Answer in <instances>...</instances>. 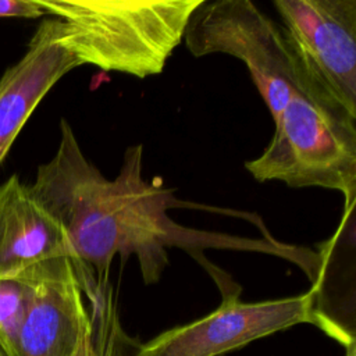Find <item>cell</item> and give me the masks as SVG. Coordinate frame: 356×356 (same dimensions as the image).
<instances>
[{"instance_id":"8992f818","label":"cell","mask_w":356,"mask_h":356,"mask_svg":"<svg viewBox=\"0 0 356 356\" xmlns=\"http://www.w3.org/2000/svg\"><path fill=\"white\" fill-rule=\"evenodd\" d=\"M211 313L140 342L134 356H220L298 324L318 327L314 295L242 302L239 291H221Z\"/></svg>"},{"instance_id":"ba28073f","label":"cell","mask_w":356,"mask_h":356,"mask_svg":"<svg viewBox=\"0 0 356 356\" xmlns=\"http://www.w3.org/2000/svg\"><path fill=\"white\" fill-rule=\"evenodd\" d=\"M79 65L61 39V21L44 19L24 56L0 78V165L40 100Z\"/></svg>"},{"instance_id":"8fae6325","label":"cell","mask_w":356,"mask_h":356,"mask_svg":"<svg viewBox=\"0 0 356 356\" xmlns=\"http://www.w3.org/2000/svg\"><path fill=\"white\" fill-rule=\"evenodd\" d=\"M29 271L0 277V352L18 356V338L29 299Z\"/></svg>"},{"instance_id":"3957f363","label":"cell","mask_w":356,"mask_h":356,"mask_svg":"<svg viewBox=\"0 0 356 356\" xmlns=\"http://www.w3.org/2000/svg\"><path fill=\"white\" fill-rule=\"evenodd\" d=\"M263 153L245 163L257 182L324 188L356 200V118L303 92L289 97Z\"/></svg>"},{"instance_id":"9c48e42d","label":"cell","mask_w":356,"mask_h":356,"mask_svg":"<svg viewBox=\"0 0 356 356\" xmlns=\"http://www.w3.org/2000/svg\"><path fill=\"white\" fill-rule=\"evenodd\" d=\"M58 257H71L60 224L17 175L0 185V277L18 275Z\"/></svg>"},{"instance_id":"4fadbf2b","label":"cell","mask_w":356,"mask_h":356,"mask_svg":"<svg viewBox=\"0 0 356 356\" xmlns=\"http://www.w3.org/2000/svg\"><path fill=\"white\" fill-rule=\"evenodd\" d=\"M345 356H356V342L345 346Z\"/></svg>"},{"instance_id":"5bb4252c","label":"cell","mask_w":356,"mask_h":356,"mask_svg":"<svg viewBox=\"0 0 356 356\" xmlns=\"http://www.w3.org/2000/svg\"><path fill=\"white\" fill-rule=\"evenodd\" d=\"M0 356H3V355H1V352H0Z\"/></svg>"},{"instance_id":"5b68a950","label":"cell","mask_w":356,"mask_h":356,"mask_svg":"<svg viewBox=\"0 0 356 356\" xmlns=\"http://www.w3.org/2000/svg\"><path fill=\"white\" fill-rule=\"evenodd\" d=\"M302 92L356 118V0H274Z\"/></svg>"},{"instance_id":"7c38bea8","label":"cell","mask_w":356,"mask_h":356,"mask_svg":"<svg viewBox=\"0 0 356 356\" xmlns=\"http://www.w3.org/2000/svg\"><path fill=\"white\" fill-rule=\"evenodd\" d=\"M44 10L38 0H0V17L39 18Z\"/></svg>"},{"instance_id":"7a4b0ae2","label":"cell","mask_w":356,"mask_h":356,"mask_svg":"<svg viewBox=\"0 0 356 356\" xmlns=\"http://www.w3.org/2000/svg\"><path fill=\"white\" fill-rule=\"evenodd\" d=\"M61 21V39L83 64L147 78L184 40L202 0H38Z\"/></svg>"},{"instance_id":"277c9868","label":"cell","mask_w":356,"mask_h":356,"mask_svg":"<svg viewBox=\"0 0 356 356\" xmlns=\"http://www.w3.org/2000/svg\"><path fill=\"white\" fill-rule=\"evenodd\" d=\"M184 42L195 57L222 53L239 58L275 121L300 88V75L284 31L250 0H202Z\"/></svg>"},{"instance_id":"30bf717a","label":"cell","mask_w":356,"mask_h":356,"mask_svg":"<svg viewBox=\"0 0 356 356\" xmlns=\"http://www.w3.org/2000/svg\"><path fill=\"white\" fill-rule=\"evenodd\" d=\"M89 305L93 314V341L86 356H134L140 342L122 328L113 298V286L102 288Z\"/></svg>"},{"instance_id":"52a82bcc","label":"cell","mask_w":356,"mask_h":356,"mask_svg":"<svg viewBox=\"0 0 356 356\" xmlns=\"http://www.w3.org/2000/svg\"><path fill=\"white\" fill-rule=\"evenodd\" d=\"M29 281L18 356H86L93 341V314L72 259L38 266Z\"/></svg>"},{"instance_id":"6da1fadb","label":"cell","mask_w":356,"mask_h":356,"mask_svg":"<svg viewBox=\"0 0 356 356\" xmlns=\"http://www.w3.org/2000/svg\"><path fill=\"white\" fill-rule=\"evenodd\" d=\"M28 189L63 228L75 266L93 271L99 282H108L117 254L122 260L134 254L143 282L156 284L168 266L171 246L192 254L204 248L289 254L278 243L179 225L168 216L171 207L181 204L172 191L143 178L142 145L125 150L118 174L108 179L85 156L65 120L60 122L54 156L38 167Z\"/></svg>"}]
</instances>
